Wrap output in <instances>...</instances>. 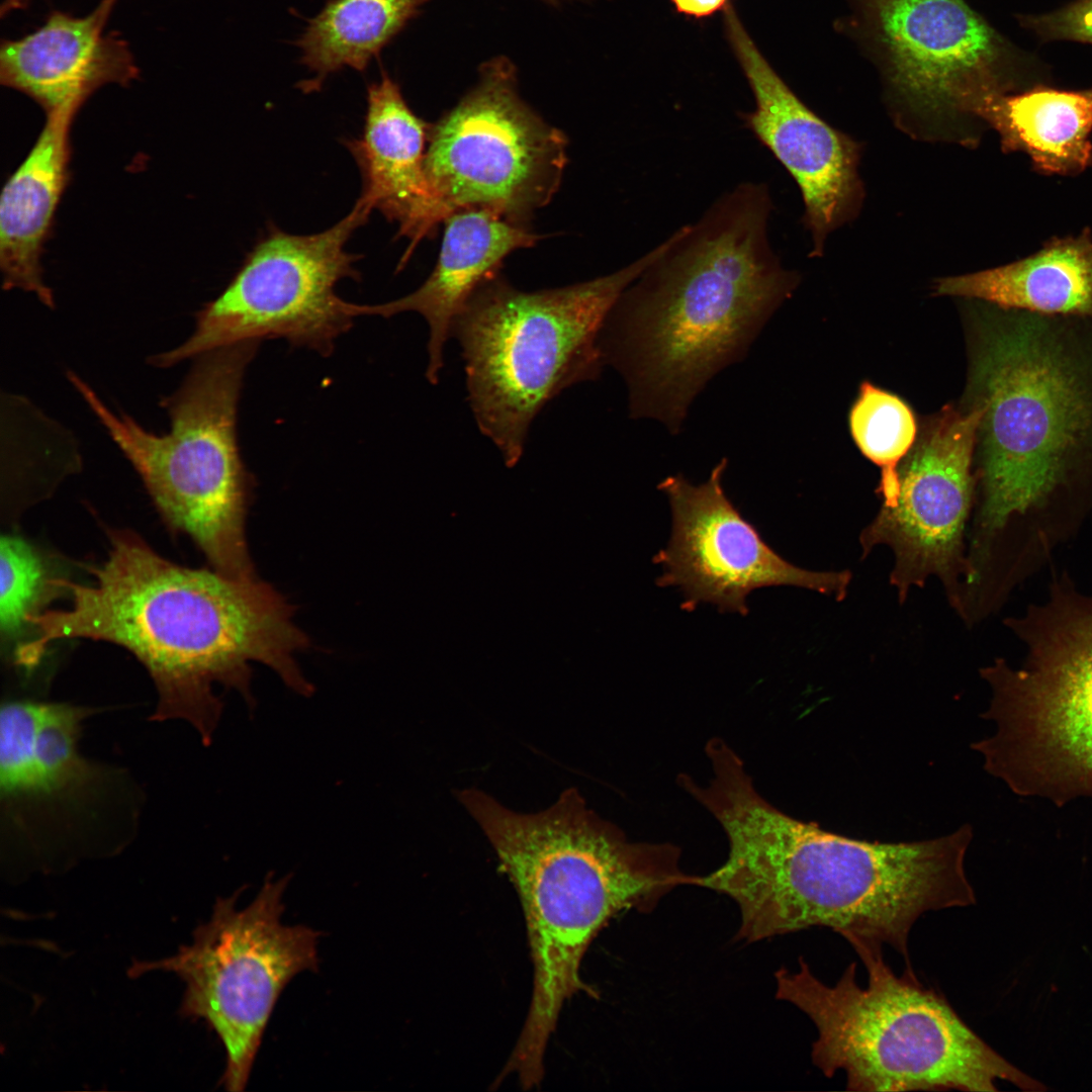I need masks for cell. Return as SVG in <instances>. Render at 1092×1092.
Listing matches in <instances>:
<instances>
[{
  "instance_id": "obj_1",
  "label": "cell",
  "mask_w": 1092,
  "mask_h": 1092,
  "mask_svg": "<svg viewBox=\"0 0 1092 1092\" xmlns=\"http://www.w3.org/2000/svg\"><path fill=\"white\" fill-rule=\"evenodd\" d=\"M108 536V556L92 569L90 583L51 580L71 605L28 617L35 632L18 646V664L34 666L59 639L117 644L155 684L153 719L186 721L205 744L222 712L215 685L237 690L253 705L251 661L272 668L293 691L311 694L295 659L308 639L293 622L292 607L270 584L175 564L129 530Z\"/></svg>"
},
{
  "instance_id": "obj_2",
  "label": "cell",
  "mask_w": 1092,
  "mask_h": 1092,
  "mask_svg": "<svg viewBox=\"0 0 1092 1092\" xmlns=\"http://www.w3.org/2000/svg\"><path fill=\"white\" fill-rule=\"evenodd\" d=\"M729 843L726 861L693 886L733 899L737 939L754 942L823 926L849 943H884L911 966L910 931L929 911L975 904L965 871L969 824L939 838L899 843L836 835L780 811L741 764L700 795Z\"/></svg>"
},
{
  "instance_id": "obj_3",
  "label": "cell",
  "mask_w": 1092,
  "mask_h": 1092,
  "mask_svg": "<svg viewBox=\"0 0 1092 1092\" xmlns=\"http://www.w3.org/2000/svg\"><path fill=\"white\" fill-rule=\"evenodd\" d=\"M768 187L744 182L662 242L623 291L601 335L605 365L622 376L632 419L677 435L696 397L742 361L799 276L768 236Z\"/></svg>"
},
{
  "instance_id": "obj_4",
  "label": "cell",
  "mask_w": 1092,
  "mask_h": 1092,
  "mask_svg": "<svg viewBox=\"0 0 1092 1092\" xmlns=\"http://www.w3.org/2000/svg\"><path fill=\"white\" fill-rule=\"evenodd\" d=\"M458 799L494 849L524 911L533 993L525 1024L502 1076L524 1089L541 1083L544 1055L566 1000L597 998L579 970L607 923L629 910L650 912L666 894L691 885L674 844L633 842L589 809L576 789L548 809L514 812L487 794L467 789Z\"/></svg>"
},
{
  "instance_id": "obj_5",
  "label": "cell",
  "mask_w": 1092,
  "mask_h": 1092,
  "mask_svg": "<svg viewBox=\"0 0 1092 1092\" xmlns=\"http://www.w3.org/2000/svg\"><path fill=\"white\" fill-rule=\"evenodd\" d=\"M1010 310L985 331L974 370L984 408L980 558L1012 516L1092 475V316Z\"/></svg>"
},
{
  "instance_id": "obj_6",
  "label": "cell",
  "mask_w": 1092,
  "mask_h": 1092,
  "mask_svg": "<svg viewBox=\"0 0 1092 1092\" xmlns=\"http://www.w3.org/2000/svg\"><path fill=\"white\" fill-rule=\"evenodd\" d=\"M850 944L867 968L866 988L856 981L855 963L834 986L816 978L803 958L798 972L776 973L777 998L797 1006L817 1028L812 1061L826 1077L844 1071L849 1091H995L998 1079L1046 1090L989 1046L911 966L897 976L883 945Z\"/></svg>"
},
{
  "instance_id": "obj_7",
  "label": "cell",
  "mask_w": 1092,
  "mask_h": 1092,
  "mask_svg": "<svg viewBox=\"0 0 1092 1092\" xmlns=\"http://www.w3.org/2000/svg\"><path fill=\"white\" fill-rule=\"evenodd\" d=\"M660 250L661 244L611 274L554 289L524 291L497 275L456 316L451 337L462 350L469 406L508 466L520 460L531 423L550 400L599 378L607 318Z\"/></svg>"
},
{
  "instance_id": "obj_8",
  "label": "cell",
  "mask_w": 1092,
  "mask_h": 1092,
  "mask_svg": "<svg viewBox=\"0 0 1092 1092\" xmlns=\"http://www.w3.org/2000/svg\"><path fill=\"white\" fill-rule=\"evenodd\" d=\"M259 343L240 342L194 358L181 386L162 400L171 429L160 436L113 413L80 376L67 372L168 525L190 536L214 571L237 580L257 578L245 534L251 483L240 456L237 415Z\"/></svg>"
},
{
  "instance_id": "obj_9",
  "label": "cell",
  "mask_w": 1092,
  "mask_h": 1092,
  "mask_svg": "<svg viewBox=\"0 0 1092 1092\" xmlns=\"http://www.w3.org/2000/svg\"><path fill=\"white\" fill-rule=\"evenodd\" d=\"M1008 624L1027 653L1019 667L981 669L992 691L982 716L996 729L972 748L1019 796L1058 807L1092 798V596L1061 579Z\"/></svg>"
},
{
  "instance_id": "obj_10",
  "label": "cell",
  "mask_w": 1092,
  "mask_h": 1092,
  "mask_svg": "<svg viewBox=\"0 0 1092 1092\" xmlns=\"http://www.w3.org/2000/svg\"><path fill=\"white\" fill-rule=\"evenodd\" d=\"M290 875L269 874L244 909L242 890L218 898L210 919L194 931L190 944L172 957L134 963L130 977L152 971L172 972L185 984L180 1012L203 1019L225 1051L219 1081L232 1092L245 1089L275 1005L299 973L318 968L322 932L305 925H284L283 894Z\"/></svg>"
},
{
  "instance_id": "obj_11",
  "label": "cell",
  "mask_w": 1092,
  "mask_h": 1092,
  "mask_svg": "<svg viewBox=\"0 0 1092 1092\" xmlns=\"http://www.w3.org/2000/svg\"><path fill=\"white\" fill-rule=\"evenodd\" d=\"M371 211L358 198L345 217L321 233L293 235L271 228L221 293L196 313L191 336L151 356L149 364L169 368L217 348L266 339H284L330 356L357 316L356 303L335 290L340 280L359 276L357 256L347 252L346 244Z\"/></svg>"
},
{
  "instance_id": "obj_12",
  "label": "cell",
  "mask_w": 1092,
  "mask_h": 1092,
  "mask_svg": "<svg viewBox=\"0 0 1092 1092\" xmlns=\"http://www.w3.org/2000/svg\"><path fill=\"white\" fill-rule=\"evenodd\" d=\"M566 163L565 134L521 98L514 65L499 57L431 124L425 170L440 223L477 208L526 225L557 192Z\"/></svg>"
},
{
  "instance_id": "obj_13",
  "label": "cell",
  "mask_w": 1092,
  "mask_h": 1092,
  "mask_svg": "<svg viewBox=\"0 0 1092 1092\" xmlns=\"http://www.w3.org/2000/svg\"><path fill=\"white\" fill-rule=\"evenodd\" d=\"M93 710L66 703L13 700L0 714V794L9 841L42 854L79 843L103 819L125 779L79 748Z\"/></svg>"
},
{
  "instance_id": "obj_14",
  "label": "cell",
  "mask_w": 1092,
  "mask_h": 1092,
  "mask_svg": "<svg viewBox=\"0 0 1092 1092\" xmlns=\"http://www.w3.org/2000/svg\"><path fill=\"white\" fill-rule=\"evenodd\" d=\"M728 463L723 457L699 484L681 473L658 483L670 505L671 534L654 557L662 568L657 584L677 587L687 611L709 603L741 616L748 614L747 596L765 586H798L844 599L849 571L800 568L771 549L744 519L723 488Z\"/></svg>"
},
{
  "instance_id": "obj_15",
  "label": "cell",
  "mask_w": 1092,
  "mask_h": 1092,
  "mask_svg": "<svg viewBox=\"0 0 1092 1092\" xmlns=\"http://www.w3.org/2000/svg\"><path fill=\"white\" fill-rule=\"evenodd\" d=\"M983 413L980 404L966 414L943 413L899 468L896 504L882 507L860 534L863 555L877 545L893 550L890 580L901 601L912 586H922L927 577L936 575L951 604L963 608L960 577L971 580L963 538L972 505V456Z\"/></svg>"
},
{
  "instance_id": "obj_16",
  "label": "cell",
  "mask_w": 1092,
  "mask_h": 1092,
  "mask_svg": "<svg viewBox=\"0 0 1092 1092\" xmlns=\"http://www.w3.org/2000/svg\"><path fill=\"white\" fill-rule=\"evenodd\" d=\"M898 96L921 118L917 136L946 141L947 125L1002 91V46L964 0H862ZM913 113V115H914Z\"/></svg>"
},
{
  "instance_id": "obj_17",
  "label": "cell",
  "mask_w": 1092,
  "mask_h": 1092,
  "mask_svg": "<svg viewBox=\"0 0 1092 1092\" xmlns=\"http://www.w3.org/2000/svg\"><path fill=\"white\" fill-rule=\"evenodd\" d=\"M724 19L755 100V108L742 115L743 122L797 182L805 205L803 221L811 235L810 256L820 257L828 236L855 218L861 207V146L799 99L758 51L731 5Z\"/></svg>"
},
{
  "instance_id": "obj_18",
  "label": "cell",
  "mask_w": 1092,
  "mask_h": 1092,
  "mask_svg": "<svg viewBox=\"0 0 1092 1092\" xmlns=\"http://www.w3.org/2000/svg\"><path fill=\"white\" fill-rule=\"evenodd\" d=\"M115 0L83 16L53 10L35 30L0 47L1 84L35 101L47 114L78 112L108 84L128 86L140 70L128 43L104 32Z\"/></svg>"
},
{
  "instance_id": "obj_19",
  "label": "cell",
  "mask_w": 1092,
  "mask_h": 1092,
  "mask_svg": "<svg viewBox=\"0 0 1092 1092\" xmlns=\"http://www.w3.org/2000/svg\"><path fill=\"white\" fill-rule=\"evenodd\" d=\"M431 124L410 108L397 82L382 71L367 88L362 134L345 142L362 178L359 199L397 222L398 235L410 240L402 265L440 224L425 170Z\"/></svg>"
},
{
  "instance_id": "obj_20",
  "label": "cell",
  "mask_w": 1092,
  "mask_h": 1092,
  "mask_svg": "<svg viewBox=\"0 0 1092 1092\" xmlns=\"http://www.w3.org/2000/svg\"><path fill=\"white\" fill-rule=\"evenodd\" d=\"M436 265L415 291L380 304H356L357 315L390 317L420 313L429 327L426 377L437 384L444 365V347L454 320L475 291L498 275L503 261L519 249L533 247L541 236L486 209H463L444 221Z\"/></svg>"
},
{
  "instance_id": "obj_21",
  "label": "cell",
  "mask_w": 1092,
  "mask_h": 1092,
  "mask_svg": "<svg viewBox=\"0 0 1092 1092\" xmlns=\"http://www.w3.org/2000/svg\"><path fill=\"white\" fill-rule=\"evenodd\" d=\"M73 111L47 114L25 160L10 176L0 199V267L3 288L30 292L55 307L42 278L41 255L69 179Z\"/></svg>"
},
{
  "instance_id": "obj_22",
  "label": "cell",
  "mask_w": 1092,
  "mask_h": 1092,
  "mask_svg": "<svg viewBox=\"0 0 1092 1092\" xmlns=\"http://www.w3.org/2000/svg\"><path fill=\"white\" fill-rule=\"evenodd\" d=\"M942 295L981 299L1005 309L1092 316V241L1066 238L1008 265L937 280Z\"/></svg>"
},
{
  "instance_id": "obj_23",
  "label": "cell",
  "mask_w": 1092,
  "mask_h": 1092,
  "mask_svg": "<svg viewBox=\"0 0 1092 1092\" xmlns=\"http://www.w3.org/2000/svg\"><path fill=\"white\" fill-rule=\"evenodd\" d=\"M973 116L997 131L1004 151L1027 154L1043 173L1076 174L1092 162V89L997 91L978 101Z\"/></svg>"
},
{
  "instance_id": "obj_24",
  "label": "cell",
  "mask_w": 1092,
  "mask_h": 1092,
  "mask_svg": "<svg viewBox=\"0 0 1092 1092\" xmlns=\"http://www.w3.org/2000/svg\"><path fill=\"white\" fill-rule=\"evenodd\" d=\"M427 2L328 0L295 41L300 64L313 74L298 84L300 90L318 91L328 76L344 68L364 72Z\"/></svg>"
},
{
  "instance_id": "obj_25",
  "label": "cell",
  "mask_w": 1092,
  "mask_h": 1092,
  "mask_svg": "<svg viewBox=\"0 0 1092 1092\" xmlns=\"http://www.w3.org/2000/svg\"><path fill=\"white\" fill-rule=\"evenodd\" d=\"M849 425L861 453L881 468L882 507L892 508L900 489L898 464L916 436L911 408L897 395L863 382L850 411Z\"/></svg>"
},
{
  "instance_id": "obj_26",
  "label": "cell",
  "mask_w": 1092,
  "mask_h": 1092,
  "mask_svg": "<svg viewBox=\"0 0 1092 1092\" xmlns=\"http://www.w3.org/2000/svg\"><path fill=\"white\" fill-rule=\"evenodd\" d=\"M51 579L36 550L13 534L0 540V629L3 637H15L27 625L28 617L39 612L43 593Z\"/></svg>"
},
{
  "instance_id": "obj_27",
  "label": "cell",
  "mask_w": 1092,
  "mask_h": 1092,
  "mask_svg": "<svg viewBox=\"0 0 1092 1092\" xmlns=\"http://www.w3.org/2000/svg\"><path fill=\"white\" fill-rule=\"evenodd\" d=\"M1029 25L1046 38L1092 43V0H1077L1053 13L1031 19Z\"/></svg>"
},
{
  "instance_id": "obj_28",
  "label": "cell",
  "mask_w": 1092,
  "mask_h": 1092,
  "mask_svg": "<svg viewBox=\"0 0 1092 1092\" xmlns=\"http://www.w3.org/2000/svg\"><path fill=\"white\" fill-rule=\"evenodd\" d=\"M677 13L696 19L714 15L730 4L729 0H670Z\"/></svg>"
},
{
  "instance_id": "obj_29",
  "label": "cell",
  "mask_w": 1092,
  "mask_h": 1092,
  "mask_svg": "<svg viewBox=\"0 0 1092 1092\" xmlns=\"http://www.w3.org/2000/svg\"><path fill=\"white\" fill-rule=\"evenodd\" d=\"M8 2L15 8H24L29 0H8Z\"/></svg>"
},
{
  "instance_id": "obj_30",
  "label": "cell",
  "mask_w": 1092,
  "mask_h": 1092,
  "mask_svg": "<svg viewBox=\"0 0 1092 1092\" xmlns=\"http://www.w3.org/2000/svg\"><path fill=\"white\" fill-rule=\"evenodd\" d=\"M542 1H544V2H546L548 4H551V5H557L563 0H542Z\"/></svg>"
}]
</instances>
